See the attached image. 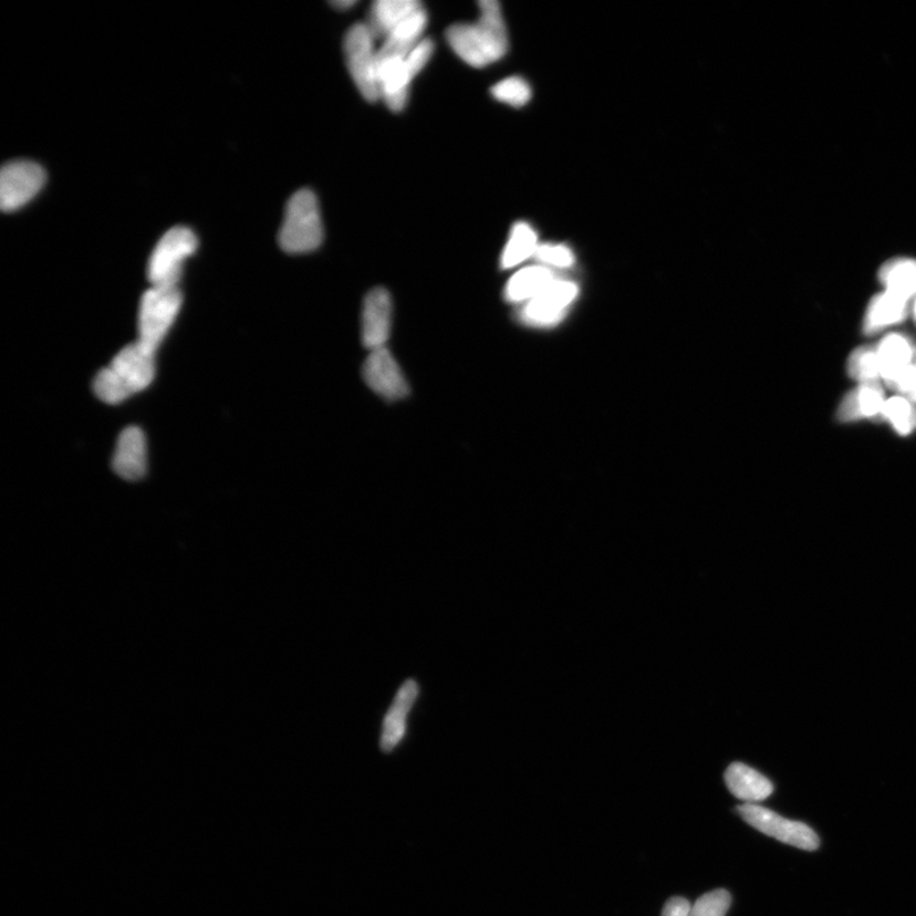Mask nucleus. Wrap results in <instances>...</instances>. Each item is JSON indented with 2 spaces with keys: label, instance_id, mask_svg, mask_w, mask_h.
I'll return each mask as SVG.
<instances>
[{
  "label": "nucleus",
  "instance_id": "nucleus-1",
  "mask_svg": "<svg viewBox=\"0 0 916 916\" xmlns=\"http://www.w3.org/2000/svg\"><path fill=\"white\" fill-rule=\"evenodd\" d=\"M480 17L475 23H457L447 30V41L465 63L487 66L502 59L508 50V32L502 8L497 0L479 3Z\"/></svg>",
  "mask_w": 916,
  "mask_h": 916
},
{
  "label": "nucleus",
  "instance_id": "nucleus-2",
  "mask_svg": "<svg viewBox=\"0 0 916 916\" xmlns=\"http://www.w3.org/2000/svg\"><path fill=\"white\" fill-rule=\"evenodd\" d=\"M155 352L138 341L118 352L108 367L101 369L93 389L101 402L121 404L143 392L155 378Z\"/></svg>",
  "mask_w": 916,
  "mask_h": 916
},
{
  "label": "nucleus",
  "instance_id": "nucleus-3",
  "mask_svg": "<svg viewBox=\"0 0 916 916\" xmlns=\"http://www.w3.org/2000/svg\"><path fill=\"white\" fill-rule=\"evenodd\" d=\"M322 240L324 227L316 195L308 189L296 191L287 204L279 232L280 248L290 253L311 252Z\"/></svg>",
  "mask_w": 916,
  "mask_h": 916
},
{
  "label": "nucleus",
  "instance_id": "nucleus-4",
  "mask_svg": "<svg viewBox=\"0 0 916 916\" xmlns=\"http://www.w3.org/2000/svg\"><path fill=\"white\" fill-rule=\"evenodd\" d=\"M183 295L178 287H152L142 296L138 318V342L156 353L168 330L171 329Z\"/></svg>",
  "mask_w": 916,
  "mask_h": 916
},
{
  "label": "nucleus",
  "instance_id": "nucleus-5",
  "mask_svg": "<svg viewBox=\"0 0 916 916\" xmlns=\"http://www.w3.org/2000/svg\"><path fill=\"white\" fill-rule=\"evenodd\" d=\"M198 248L197 236L186 227H175L164 235L153 250L148 262L152 287H177L183 274L184 261Z\"/></svg>",
  "mask_w": 916,
  "mask_h": 916
},
{
  "label": "nucleus",
  "instance_id": "nucleus-6",
  "mask_svg": "<svg viewBox=\"0 0 916 916\" xmlns=\"http://www.w3.org/2000/svg\"><path fill=\"white\" fill-rule=\"evenodd\" d=\"M433 51H435L433 42L423 39L406 58L378 65L381 98L393 112H402L406 106L412 82L428 64Z\"/></svg>",
  "mask_w": 916,
  "mask_h": 916
},
{
  "label": "nucleus",
  "instance_id": "nucleus-7",
  "mask_svg": "<svg viewBox=\"0 0 916 916\" xmlns=\"http://www.w3.org/2000/svg\"><path fill=\"white\" fill-rule=\"evenodd\" d=\"M375 37L366 23H358L347 31L344 53L347 70L362 96L371 102L381 98Z\"/></svg>",
  "mask_w": 916,
  "mask_h": 916
},
{
  "label": "nucleus",
  "instance_id": "nucleus-8",
  "mask_svg": "<svg viewBox=\"0 0 916 916\" xmlns=\"http://www.w3.org/2000/svg\"><path fill=\"white\" fill-rule=\"evenodd\" d=\"M737 812L753 829L779 842L808 852L819 850L820 837L803 822L783 819L778 813L753 803L738 805Z\"/></svg>",
  "mask_w": 916,
  "mask_h": 916
},
{
  "label": "nucleus",
  "instance_id": "nucleus-9",
  "mask_svg": "<svg viewBox=\"0 0 916 916\" xmlns=\"http://www.w3.org/2000/svg\"><path fill=\"white\" fill-rule=\"evenodd\" d=\"M46 181L44 169L30 160H13L0 173V207L4 211L22 208L37 197Z\"/></svg>",
  "mask_w": 916,
  "mask_h": 916
},
{
  "label": "nucleus",
  "instance_id": "nucleus-10",
  "mask_svg": "<svg viewBox=\"0 0 916 916\" xmlns=\"http://www.w3.org/2000/svg\"><path fill=\"white\" fill-rule=\"evenodd\" d=\"M363 377L369 388L386 400H400L409 395V384L387 347L371 352L363 366Z\"/></svg>",
  "mask_w": 916,
  "mask_h": 916
},
{
  "label": "nucleus",
  "instance_id": "nucleus-11",
  "mask_svg": "<svg viewBox=\"0 0 916 916\" xmlns=\"http://www.w3.org/2000/svg\"><path fill=\"white\" fill-rule=\"evenodd\" d=\"M393 325V300L384 288L371 291L363 303L362 342L368 350L386 347Z\"/></svg>",
  "mask_w": 916,
  "mask_h": 916
},
{
  "label": "nucleus",
  "instance_id": "nucleus-12",
  "mask_svg": "<svg viewBox=\"0 0 916 916\" xmlns=\"http://www.w3.org/2000/svg\"><path fill=\"white\" fill-rule=\"evenodd\" d=\"M576 293L579 288L574 283L554 280L537 299L525 303L522 320L533 326L553 325L564 315Z\"/></svg>",
  "mask_w": 916,
  "mask_h": 916
},
{
  "label": "nucleus",
  "instance_id": "nucleus-13",
  "mask_svg": "<svg viewBox=\"0 0 916 916\" xmlns=\"http://www.w3.org/2000/svg\"><path fill=\"white\" fill-rule=\"evenodd\" d=\"M113 468L125 480H139L147 471V440L138 427L122 431L117 439Z\"/></svg>",
  "mask_w": 916,
  "mask_h": 916
},
{
  "label": "nucleus",
  "instance_id": "nucleus-14",
  "mask_svg": "<svg viewBox=\"0 0 916 916\" xmlns=\"http://www.w3.org/2000/svg\"><path fill=\"white\" fill-rule=\"evenodd\" d=\"M881 378L893 388L913 364L914 346L903 335H888L877 346Z\"/></svg>",
  "mask_w": 916,
  "mask_h": 916
},
{
  "label": "nucleus",
  "instance_id": "nucleus-15",
  "mask_svg": "<svg viewBox=\"0 0 916 916\" xmlns=\"http://www.w3.org/2000/svg\"><path fill=\"white\" fill-rule=\"evenodd\" d=\"M427 13L421 10L398 25L392 35L385 40L384 45L378 49L377 64L397 61V59H404L409 55L420 44L423 40L421 35L427 28Z\"/></svg>",
  "mask_w": 916,
  "mask_h": 916
},
{
  "label": "nucleus",
  "instance_id": "nucleus-16",
  "mask_svg": "<svg viewBox=\"0 0 916 916\" xmlns=\"http://www.w3.org/2000/svg\"><path fill=\"white\" fill-rule=\"evenodd\" d=\"M421 10L417 0H377L371 8L366 24L375 39L386 40L398 25Z\"/></svg>",
  "mask_w": 916,
  "mask_h": 916
},
{
  "label": "nucleus",
  "instance_id": "nucleus-17",
  "mask_svg": "<svg viewBox=\"0 0 916 916\" xmlns=\"http://www.w3.org/2000/svg\"><path fill=\"white\" fill-rule=\"evenodd\" d=\"M885 404V389L881 384L861 385L844 397L836 417L843 423L882 417Z\"/></svg>",
  "mask_w": 916,
  "mask_h": 916
},
{
  "label": "nucleus",
  "instance_id": "nucleus-18",
  "mask_svg": "<svg viewBox=\"0 0 916 916\" xmlns=\"http://www.w3.org/2000/svg\"><path fill=\"white\" fill-rule=\"evenodd\" d=\"M909 313V301L885 291L873 296L865 312L863 331L872 335L888 326L901 324Z\"/></svg>",
  "mask_w": 916,
  "mask_h": 916
},
{
  "label": "nucleus",
  "instance_id": "nucleus-19",
  "mask_svg": "<svg viewBox=\"0 0 916 916\" xmlns=\"http://www.w3.org/2000/svg\"><path fill=\"white\" fill-rule=\"evenodd\" d=\"M725 779L729 791L749 803L767 800L774 791L773 783L767 777L741 762L729 766Z\"/></svg>",
  "mask_w": 916,
  "mask_h": 916
},
{
  "label": "nucleus",
  "instance_id": "nucleus-20",
  "mask_svg": "<svg viewBox=\"0 0 916 916\" xmlns=\"http://www.w3.org/2000/svg\"><path fill=\"white\" fill-rule=\"evenodd\" d=\"M419 694L417 683L406 681L398 690L393 707L389 708L385 718L384 731H382L381 748L385 752L393 751L400 742L405 731L406 717Z\"/></svg>",
  "mask_w": 916,
  "mask_h": 916
},
{
  "label": "nucleus",
  "instance_id": "nucleus-21",
  "mask_svg": "<svg viewBox=\"0 0 916 916\" xmlns=\"http://www.w3.org/2000/svg\"><path fill=\"white\" fill-rule=\"evenodd\" d=\"M553 282V273L548 268H524L509 279L504 292L506 299L514 303L530 302Z\"/></svg>",
  "mask_w": 916,
  "mask_h": 916
},
{
  "label": "nucleus",
  "instance_id": "nucleus-22",
  "mask_svg": "<svg viewBox=\"0 0 916 916\" xmlns=\"http://www.w3.org/2000/svg\"><path fill=\"white\" fill-rule=\"evenodd\" d=\"M881 283L886 290L906 301L916 296V260L893 259L882 266L878 273Z\"/></svg>",
  "mask_w": 916,
  "mask_h": 916
},
{
  "label": "nucleus",
  "instance_id": "nucleus-23",
  "mask_svg": "<svg viewBox=\"0 0 916 916\" xmlns=\"http://www.w3.org/2000/svg\"><path fill=\"white\" fill-rule=\"evenodd\" d=\"M540 244L538 235L528 223H517L512 228L511 237L502 254V268L511 269L521 266L537 254Z\"/></svg>",
  "mask_w": 916,
  "mask_h": 916
},
{
  "label": "nucleus",
  "instance_id": "nucleus-24",
  "mask_svg": "<svg viewBox=\"0 0 916 916\" xmlns=\"http://www.w3.org/2000/svg\"><path fill=\"white\" fill-rule=\"evenodd\" d=\"M847 373L861 385L881 384V372L876 346H862L847 361Z\"/></svg>",
  "mask_w": 916,
  "mask_h": 916
},
{
  "label": "nucleus",
  "instance_id": "nucleus-25",
  "mask_svg": "<svg viewBox=\"0 0 916 916\" xmlns=\"http://www.w3.org/2000/svg\"><path fill=\"white\" fill-rule=\"evenodd\" d=\"M901 436H909L916 429V406L909 398L895 396L888 398L882 412Z\"/></svg>",
  "mask_w": 916,
  "mask_h": 916
},
{
  "label": "nucleus",
  "instance_id": "nucleus-26",
  "mask_svg": "<svg viewBox=\"0 0 916 916\" xmlns=\"http://www.w3.org/2000/svg\"><path fill=\"white\" fill-rule=\"evenodd\" d=\"M491 95H493L498 101L504 102V104L521 107L530 101L531 89L528 82L520 79V76H511V79L497 83L496 86L491 89Z\"/></svg>",
  "mask_w": 916,
  "mask_h": 916
},
{
  "label": "nucleus",
  "instance_id": "nucleus-27",
  "mask_svg": "<svg viewBox=\"0 0 916 916\" xmlns=\"http://www.w3.org/2000/svg\"><path fill=\"white\" fill-rule=\"evenodd\" d=\"M731 905V895L726 889L711 891L691 906L689 916H725Z\"/></svg>",
  "mask_w": 916,
  "mask_h": 916
},
{
  "label": "nucleus",
  "instance_id": "nucleus-28",
  "mask_svg": "<svg viewBox=\"0 0 916 916\" xmlns=\"http://www.w3.org/2000/svg\"><path fill=\"white\" fill-rule=\"evenodd\" d=\"M541 264L568 268L572 267L574 262L573 252L560 244H542L537 254H534Z\"/></svg>",
  "mask_w": 916,
  "mask_h": 916
},
{
  "label": "nucleus",
  "instance_id": "nucleus-29",
  "mask_svg": "<svg viewBox=\"0 0 916 916\" xmlns=\"http://www.w3.org/2000/svg\"><path fill=\"white\" fill-rule=\"evenodd\" d=\"M893 389L909 397V400L913 403H916V358L913 360L912 366L906 371L905 375L896 382Z\"/></svg>",
  "mask_w": 916,
  "mask_h": 916
},
{
  "label": "nucleus",
  "instance_id": "nucleus-30",
  "mask_svg": "<svg viewBox=\"0 0 916 916\" xmlns=\"http://www.w3.org/2000/svg\"><path fill=\"white\" fill-rule=\"evenodd\" d=\"M691 904L684 897H673L665 905L662 916H689Z\"/></svg>",
  "mask_w": 916,
  "mask_h": 916
},
{
  "label": "nucleus",
  "instance_id": "nucleus-31",
  "mask_svg": "<svg viewBox=\"0 0 916 916\" xmlns=\"http://www.w3.org/2000/svg\"><path fill=\"white\" fill-rule=\"evenodd\" d=\"M333 4L339 8V10H345V8L353 7L355 2L354 0H337V2H334Z\"/></svg>",
  "mask_w": 916,
  "mask_h": 916
},
{
  "label": "nucleus",
  "instance_id": "nucleus-32",
  "mask_svg": "<svg viewBox=\"0 0 916 916\" xmlns=\"http://www.w3.org/2000/svg\"><path fill=\"white\" fill-rule=\"evenodd\" d=\"M913 315H914V320L916 322V296H915V300H914Z\"/></svg>",
  "mask_w": 916,
  "mask_h": 916
},
{
  "label": "nucleus",
  "instance_id": "nucleus-33",
  "mask_svg": "<svg viewBox=\"0 0 916 916\" xmlns=\"http://www.w3.org/2000/svg\"><path fill=\"white\" fill-rule=\"evenodd\" d=\"M914 358H916V346H914Z\"/></svg>",
  "mask_w": 916,
  "mask_h": 916
}]
</instances>
